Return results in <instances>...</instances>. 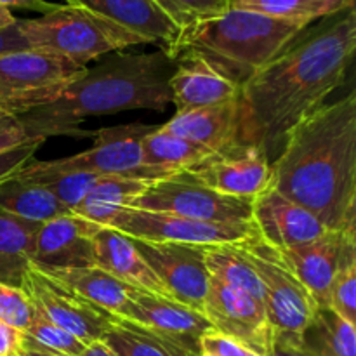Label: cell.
<instances>
[{
	"instance_id": "6da1fadb",
	"label": "cell",
	"mask_w": 356,
	"mask_h": 356,
	"mask_svg": "<svg viewBox=\"0 0 356 356\" xmlns=\"http://www.w3.org/2000/svg\"><path fill=\"white\" fill-rule=\"evenodd\" d=\"M355 51V6L309 24L242 86L236 141L270 155L344 82Z\"/></svg>"
},
{
	"instance_id": "7a4b0ae2",
	"label": "cell",
	"mask_w": 356,
	"mask_h": 356,
	"mask_svg": "<svg viewBox=\"0 0 356 356\" xmlns=\"http://www.w3.org/2000/svg\"><path fill=\"white\" fill-rule=\"evenodd\" d=\"M271 186L302 205L329 232H355L356 94L323 103L282 143Z\"/></svg>"
},
{
	"instance_id": "3957f363",
	"label": "cell",
	"mask_w": 356,
	"mask_h": 356,
	"mask_svg": "<svg viewBox=\"0 0 356 356\" xmlns=\"http://www.w3.org/2000/svg\"><path fill=\"white\" fill-rule=\"evenodd\" d=\"M176 68L177 59L163 49L141 54L111 52L99 65L87 68L54 101L19 117L33 138H92L90 131L79 129L83 118L129 110H165L172 103L169 82Z\"/></svg>"
},
{
	"instance_id": "277c9868",
	"label": "cell",
	"mask_w": 356,
	"mask_h": 356,
	"mask_svg": "<svg viewBox=\"0 0 356 356\" xmlns=\"http://www.w3.org/2000/svg\"><path fill=\"white\" fill-rule=\"evenodd\" d=\"M309 24L313 23L229 9L222 16L181 30L170 56L200 59L242 89Z\"/></svg>"
},
{
	"instance_id": "5b68a950",
	"label": "cell",
	"mask_w": 356,
	"mask_h": 356,
	"mask_svg": "<svg viewBox=\"0 0 356 356\" xmlns=\"http://www.w3.org/2000/svg\"><path fill=\"white\" fill-rule=\"evenodd\" d=\"M21 37L35 51L87 66L94 59L146 44L125 28L73 6H58L33 19H17Z\"/></svg>"
},
{
	"instance_id": "8992f818",
	"label": "cell",
	"mask_w": 356,
	"mask_h": 356,
	"mask_svg": "<svg viewBox=\"0 0 356 356\" xmlns=\"http://www.w3.org/2000/svg\"><path fill=\"white\" fill-rule=\"evenodd\" d=\"M87 66L35 49L0 54V108L23 115L47 104L86 73Z\"/></svg>"
},
{
	"instance_id": "52a82bcc",
	"label": "cell",
	"mask_w": 356,
	"mask_h": 356,
	"mask_svg": "<svg viewBox=\"0 0 356 356\" xmlns=\"http://www.w3.org/2000/svg\"><path fill=\"white\" fill-rule=\"evenodd\" d=\"M263 284L264 308L273 336L301 337L318 305L259 236L238 243Z\"/></svg>"
},
{
	"instance_id": "ba28073f",
	"label": "cell",
	"mask_w": 356,
	"mask_h": 356,
	"mask_svg": "<svg viewBox=\"0 0 356 356\" xmlns=\"http://www.w3.org/2000/svg\"><path fill=\"white\" fill-rule=\"evenodd\" d=\"M252 205L254 198H236L218 193L181 170L149 184L132 207L169 212L195 221L240 225L252 222Z\"/></svg>"
},
{
	"instance_id": "9c48e42d",
	"label": "cell",
	"mask_w": 356,
	"mask_h": 356,
	"mask_svg": "<svg viewBox=\"0 0 356 356\" xmlns=\"http://www.w3.org/2000/svg\"><path fill=\"white\" fill-rule=\"evenodd\" d=\"M155 127L129 124L104 127L92 132L94 145L82 153L45 160L56 170H83L99 176H124L145 181H160L172 176V170L143 163V139Z\"/></svg>"
},
{
	"instance_id": "30bf717a",
	"label": "cell",
	"mask_w": 356,
	"mask_h": 356,
	"mask_svg": "<svg viewBox=\"0 0 356 356\" xmlns=\"http://www.w3.org/2000/svg\"><path fill=\"white\" fill-rule=\"evenodd\" d=\"M108 228L124 233L129 238L145 242H177L195 245H236L256 238L257 229L254 222L221 225L205 222L169 212L145 211L127 207L118 211L106 222Z\"/></svg>"
},
{
	"instance_id": "8fae6325",
	"label": "cell",
	"mask_w": 356,
	"mask_h": 356,
	"mask_svg": "<svg viewBox=\"0 0 356 356\" xmlns=\"http://www.w3.org/2000/svg\"><path fill=\"white\" fill-rule=\"evenodd\" d=\"M21 291L38 315L73 334L83 344L103 341L115 318L106 309L90 305L31 266L24 273Z\"/></svg>"
},
{
	"instance_id": "7c38bea8",
	"label": "cell",
	"mask_w": 356,
	"mask_h": 356,
	"mask_svg": "<svg viewBox=\"0 0 356 356\" xmlns=\"http://www.w3.org/2000/svg\"><path fill=\"white\" fill-rule=\"evenodd\" d=\"M184 172L218 193L236 198H256L271 186L266 149L238 141L209 153Z\"/></svg>"
},
{
	"instance_id": "4fadbf2b",
	"label": "cell",
	"mask_w": 356,
	"mask_h": 356,
	"mask_svg": "<svg viewBox=\"0 0 356 356\" xmlns=\"http://www.w3.org/2000/svg\"><path fill=\"white\" fill-rule=\"evenodd\" d=\"M131 240L170 298L202 312L211 280L205 266V245Z\"/></svg>"
},
{
	"instance_id": "5bb4252c",
	"label": "cell",
	"mask_w": 356,
	"mask_h": 356,
	"mask_svg": "<svg viewBox=\"0 0 356 356\" xmlns=\"http://www.w3.org/2000/svg\"><path fill=\"white\" fill-rule=\"evenodd\" d=\"M202 313L216 332L245 344L259 355L270 353L273 332L266 308L257 299L211 277Z\"/></svg>"
},
{
	"instance_id": "9a60e30c",
	"label": "cell",
	"mask_w": 356,
	"mask_h": 356,
	"mask_svg": "<svg viewBox=\"0 0 356 356\" xmlns=\"http://www.w3.org/2000/svg\"><path fill=\"white\" fill-rule=\"evenodd\" d=\"M120 318L138 323L172 341L193 356H198V344L202 336L214 330L204 313L198 309L177 299L139 291V289H131Z\"/></svg>"
},
{
	"instance_id": "2e32d148",
	"label": "cell",
	"mask_w": 356,
	"mask_h": 356,
	"mask_svg": "<svg viewBox=\"0 0 356 356\" xmlns=\"http://www.w3.org/2000/svg\"><path fill=\"white\" fill-rule=\"evenodd\" d=\"M99 228L75 214L42 222L33 236L30 266L38 271L96 266L94 235Z\"/></svg>"
},
{
	"instance_id": "e0dca14e",
	"label": "cell",
	"mask_w": 356,
	"mask_h": 356,
	"mask_svg": "<svg viewBox=\"0 0 356 356\" xmlns=\"http://www.w3.org/2000/svg\"><path fill=\"white\" fill-rule=\"evenodd\" d=\"M252 222L259 238L273 249L302 245L329 232L313 212L278 193L273 186L254 198Z\"/></svg>"
},
{
	"instance_id": "ac0fdd59",
	"label": "cell",
	"mask_w": 356,
	"mask_h": 356,
	"mask_svg": "<svg viewBox=\"0 0 356 356\" xmlns=\"http://www.w3.org/2000/svg\"><path fill=\"white\" fill-rule=\"evenodd\" d=\"M356 238L355 232H327L320 238L302 245L275 250L284 266L301 282L318 308L329 305V289L339 268L348 240Z\"/></svg>"
},
{
	"instance_id": "d6986e66",
	"label": "cell",
	"mask_w": 356,
	"mask_h": 356,
	"mask_svg": "<svg viewBox=\"0 0 356 356\" xmlns=\"http://www.w3.org/2000/svg\"><path fill=\"white\" fill-rule=\"evenodd\" d=\"M66 6L80 7L104 17L131 33L141 37L146 44L160 45L169 52L176 45L181 30L156 7L153 0H65Z\"/></svg>"
},
{
	"instance_id": "ffe728a7",
	"label": "cell",
	"mask_w": 356,
	"mask_h": 356,
	"mask_svg": "<svg viewBox=\"0 0 356 356\" xmlns=\"http://www.w3.org/2000/svg\"><path fill=\"white\" fill-rule=\"evenodd\" d=\"M177 59V68L170 76V94L176 113L232 103L240 97V87L229 82L204 61L188 56Z\"/></svg>"
},
{
	"instance_id": "44dd1931",
	"label": "cell",
	"mask_w": 356,
	"mask_h": 356,
	"mask_svg": "<svg viewBox=\"0 0 356 356\" xmlns=\"http://www.w3.org/2000/svg\"><path fill=\"white\" fill-rule=\"evenodd\" d=\"M94 264L129 287L170 298L132 240L117 229L108 226H101L97 229L94 235Z\"/></svg>"
},
{
	"instance_id": "7402d4cb",
	"label": "cell",
	"mask_w": 356,
	"mask_h": 356,
	"mask_svg": "<svg viewBox=\"0 0 356 356\" xmlns=\"http://www.w3.org/2000/svg\"><path fill=\"white\" fill-rule=\"evenodd\" d=\"M160 127L186 141L197 143L211 152H218L236 141L238 99L218 106L176 113Z\"/></svg>"
},
{
	"instance_id": "603a6c76",
	"label": "cell",
	"mask_w": 356,
	"mask_h": 356,
	"mask_svg": "<svg viewBox=\"0 0 356 356\" xmlns=\"http://www.w3.org/2000/svg\"><path fill=\"white\" fill-rule=\"evenodd\" d=\"M40 273H44L61 287L68 289L79 298L86 299L90 305L99 306L115 316H120L132 289L97 266L49 270L40 271Z\"/></svg>"
},
{
	"instance_id": "cb8c5ba5",
	"label": "cell",
	"mask_w": 356,
	"mask_h": 356,
	"mask_svg": "<svg viewBox=\"0 0 356 356\" xmlns=\"http://www.w3.org/2000/svg\"><path fill=\"white\" fill-rule=\"evenodd\" d=\"M155 181L136 179L124 176H103L87 197L73 209V214L106 226L110 218L122 209L134 205V202L145 193Z\"/></svg>"
},
{
	"instance_id": "d4e9b609",
	"label": "cell",
	"mask_w": 356,
	"mask_h": 356,
	"mask_svg": "<svg viewBox=\"0 0 356 356\" xmlns=\"http://www.w3.org/2000/svg\"><path fill=\"white\" fill-rule=\"evenodd\" d=\"M0 207L16 218L38 225L73 214L47 188L19 179L16 174L0 184Z\"/></svg>"
},
{
	"instance_id": "484cf974",
	"label": "cell",
	"mask_w": 356,
	"mask_h": 356,
	"mask_svg": "<svg viewBox=\"0 0 356 356\" xmlns=\"http://www.w3.org/2000/svg\"><path fill=\"white\" fill-rule=\"evenodd\" d=\"M38 222L24 221L0 207V284L21 289L30 268V252Z\"/></svg>"
},
{
	"instance_id": "4316f807",
	"label": "cell",
	"mask_w": 356,
	"mask_h": 356,
	"mask_svg": "<svg viewBox=\"0 0 356 356\" xmlns=\"http://www.w3.org/2000/svg\"><path fill=\"white\" fill-rule=\"evenodd\" d=\"M299 341L309 356H356L355 325L329 308H318Z\"/></svg>"
},
{
	"instance_id": "83f0119b",
	"label": "cell",
	"mask_w": 356,
	"mask_h": 356,
	"mask_svg": "<svg viewBox=\"0 0 356 356\" xmlns=\"http://www.w3.org/2000/svg\"><path fill=\"white\" fill-rule=\"evenodd\" d=\"M19 179L42 184L47 188L66 209H73L87 197L94 184L103 176L83 170H56L45 163V160L30 159L16 172Z\"/></svg>"
},
{
	"instance_id": "f1b7e54d",
	"label": "cell",
	"mask_w": 356,
	"mask_h": 356,
	"mask_svg": "<svg viewBox=\"0 0 356 356\" xmlns=\"http://www.w3.org/2000/svg\"><path fill=\"white\" fill-rule=\"evenodd\" d=\"M205 266L211 277L264 305L263 284L243 250L236 245H205Z\"/></svg>"
},
{
	"instance_id": "f546056e",
	"label": "cell",
	"mask_w": 356,
	"mask_h": 356,
	"mask_svg": "<svg viewBox=\"0 0 356 356\" xmlns=\"http://www.w3.org/2000/svg\"><path fill=\"white\" fill-rule=\"evenodd\" d=\"M103 343L115 356H193L172 341L120 316L113 318Z\"/></svg>"
},
{
	"instance_id": "4dcf8cb0",
	"label": "cell",
	"mask_w": 356,
	"mask_h": 356,
	"mask_svg": "<svg viewBox=\"0 0 356 356\" xmlns=\"http://www.w3.org/2000/svg\"><path fill=\"white\" fill-rule=\"evenodd\" d=\"M209 153H212L211 149L170 134L160 125L143 139V163L149 167H162L172 172L190 169Z\"/></svg>"
},
{
	"instance_id": "1f68e13d",
	"label": "cell",
	"mask_w": 356,
	"mask_h": 356,
	"mask_svg": "<svg viewBox=\"0 0 356 356\" xmlns=\"http://www.w3.org/2000/svg\"><path fill=\"white\" fill-rule=\"evenodd\" d=\"M351 6H355V0H232V9L250 10L278 19H302L309 23L332 16Z\"/></svg>"
},
{
	"instance_id": "d6a6232c",
	"label": "cell",
	"mask_w": 356,
	"mask_h": 356,
	"mask_svg": "<svg viewBox=\"0 0 356 356\" xmlns=\"http://www.w3.org/2000/svg\"><path fill=\"white\" fill-rule=\"evenodd\" d=\"M86 346L87 344L76 339L73 334L51 323L33 309V318H31L28 329L23 332L21 350L44 351V353L61 356H82Z\"/></svg>"
},
{
	"instance_id": "836d02e7",
	"label": "cell",
	"mask_w": 356,
	"mask_h": 356,
	"mask_svg": "<svg viewBox=\"0 0 356 356\" xmlns=\"http://www.w3.org/2000/svg\"><path fill=\"white\" fill-rule=\"evenodd\" d=\"M336 315L356 323V238L348 240L339 268L329 289V305Z\"/></svg>"
},
{
	"instance_id": "e575fe53",
	"label": "cell",
	"mask_w": 356,
	"mask_h": 356,
	"mask_svg": "<svg viewBox=\"0 0 356 356\" xmlns=\"http://www.w3.org/2000/svg\"><path fill=\"white\" fill-rule=\"evenodd\" d=\"M179 30L214 19L232 9V0H153Z\"/></svg>"
},
{
	"instance_id": "d590c367",
	"label": "cell",
	"mask_w": 356,
	"mask_h": 356,
	"mask_svg": "<svg viewBox=\"0 0 356 356\" xmlns=\"http://www.w3.org/2000/svg\"><path fill=\"white\" fill-rule=\"evenodd\" d=\"M31 318H33V308L26 294L17 287L0 284V322L24 332Z\"/></svg>"
},
{
	"instance_id": "8d00e7d4",
	"label": "cell",
	"mask_w": 356,
	"mask_h": 356,
	"mask_svg": "<svg viewBox=\"0 0 356 356\" xmlns=\"http://www.w3.org/2000/svg\"><path fill=\"white\" fill-rule=\"evenodd\" d=\"M198 356H264L247 348L245 344L228 336L211 330L204 334L198 344Z\"/></svg>"
},
{
	"instance_id": "74e56055",
	"label": "cell",
	"mask_w": 356,
	"mask_h": 356,
	"mask_svg": "<svg viewBox=\"0 0 356 356\" xmlns=\"http://www.w3.org/2000/svg\"><path fill=\"white\" fill-rule=\"evenodd\" d=\"M31 139L40 138H33L19 115H0V155L31 141Z\"/></svg>"
},
{
	"instance_id": "f35d334b",
	"label": "cell",
	"mask_w": 356,
	"mask_h": 356,
	"mask_svg": "<svg viewBox=\"0 0 356 356\" xmlns=\"http://www.w3.org/2000/svg\"><path fill=\"white\" fill-rule=\"evenodd\" d=\"M44 141L45 139H31V141L24 143V145L10 149V152L2 153L0 155V184L13 177L28 160L33 159L35 152L44 145Z\"/></svg>"
},
{
	"instance_id": "ab89813d",
	"label": "cell",
	"mask_w": 356,
	"mask_h": 356,
	"mask_svg": "<svg viewBox=\"0 0 356 356\" xmlns=\"http://www.w3.org/2000/svg\"><path fill=\"white\" fill-rule=\"evenodd\" d=\"M23 344V332L0 322V356L19 355Z\"/></svg>"
},
{
	"instance_id": "60d3db41",
	"label": "cell",
	"mask_w": 356,
	"mask_h": 356,
	"mask_svg": "<svg viewBox=\"0 0 356 356\" xmlns=\"http://www.w3.org/2000/svg\"><path fill=\"white\" fill-rule=\"evenodd\" d=\"M268 356H309L301 346L299 337L273 336Z\"/></svg>"
},
{
	"instance_id": "b9f144b4",
	"label": "cell",
	"mask_w": 356,
	"mask_h": 356,
	"mask_svg": "<svg viewBox=\"0 0 356 356\" xmlns=\"http://www.w3.org/2000/svg\"><path fill=\"white\" fill-rule=\"evenodd\" d=\"M21 49H30L24 42V38L21 37L19 24L17 21L10 26L0 30V54L3 52H13V51H21Z\"/></svg>"
},
{
	"instance_id": "7bdbcfd3",
	"label": "cell",
	"mask_w": 356,
	"mask_h": 356,
	"mask_svg": "<svg viewBox=\"0 0 356 356\" xmlns=\"http://www.w3.org/2000/svg\"><path fill=\"white\" fill-rule=\"evenodd\" d=\"M59 3L47 2V0H0V7L10 10V9H23V10H33V13H51L58 7Z\"/></svg>"
},
{
	"instance_id": "ee69618b",
	"label": "cell",
	"mask_w": 356,
	"mask_h": 356,
	"mask_svg": "<svg viewBox=\"0 0 356 356\" xmlns=\"http://www.w3.org/2000/svg\"><path fill=\"white\" fill-rule=\"evenodd\" d=\"M82 356H115V353L103 343V341H96V343L87 344Z\"/></svg>"
},
{
	"instance_id": "f6af8a7d",
	"label": "cell",
	"mask_w": 356,
	"mask_h": 356,
	"mask_svg": "<svg viewBox=\"0 0 356 356\" xmlns=\"http://www.w3.org/2000/svg\"><path fill=\"white\" fill-rule=\"evenodd\" d=\"M17 21V17L14 16L10 10L3 9V7H0V30H3V28L10 26V24H14Z\"/></svg>"
},
{
	"instance_id": "bcb514c9",
	"label": "cell",
	"mask_w": 356,
	"mask_h": 356,
	"mask_svg": "<svg viewBox=\"0 0 356 356\" xmlns=\"http://www.w3.org/2000/svg\"><path fill=\"white\" fill-rule=\"evenodd\" d=\"M19 356H61V355H52L44 353V351H31V350H21Z\"/></svg>"
},
{
	"instance_id": "7dc6e473",
	"label": "cell",
	"mask_w": 356,
	"mask_h": 356,
	"mask_svg": "<svg viewBox=\"0 0 356 356\" xmlns=\"http://www.w3.org/2000/svg\"><path fill=\"white\" fill-rule=\"evenodd\" d=\"M0 115H10V113H6V111H3L2 108H0Z\"/></svg>"
},
{
	"instance_id": "c3c4849f",
	"label": "cell",
	"mask_w": 356,
	"mask_h": 356,
	"mask_svg": "<svg viewBox=\"0 0 356 356\" xmlns=\"http://www.w3.org/2000/svg\"><path fill=\"white\" fill-rule=\"evenodd\" d=\"M14 356H19V355H14Z\"/></svg>"
}]
</instances>
